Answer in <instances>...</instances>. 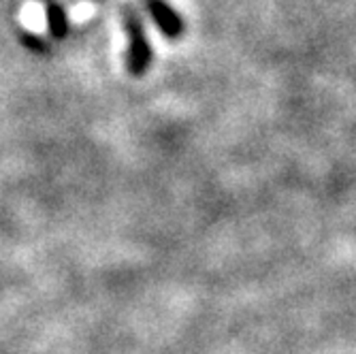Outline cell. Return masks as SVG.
Wrapping results in <instances>:
<instances>
[{"mask_svg": "<svg viewBox=\"0 0 356 354\" xmlns=\"http://www.w3.org/2000/svg\"><path fill=\"white\" fill-rule=\"evenodd\" d=\"M122 24L128 39V51H126V69L131 75L141 77L152 64V47L143 28V19L139 11L133 5H122Z\"/></svg>", "mask_w": 356, "mask_h": 354, "instance_id": "1", "label": "cell"}, {"mask_svg": "<svg viewBox=\"0 0 356 354\" xmlns=\"http://www.w3.org/2000/svg\"><path fill=\"white\" fill-rule=\"evenodd\" d=\"M145 11L152 15L156 26L160 28L165 37L179 39L184 35V19L177 15V11L167 3V0H143Z\"/></svg>", "mask_w": 356, "mask_h": 354, "instance_id": "2", "label": "cell"}, {"mask_svg": "<svg viewBox=\"0 0 356 354\" xmlns=\"http://www.w3.org/2000/svg\"><path fill=\"white\" fill-rule=\"evenodd\" d=\"M45 17H47V30L49 35L54 39H64L69 35V19H67V13H64V9L54 3V0H49L47 3V11H45Z\"/></svg>", "mask_w": 356, "mask_h": 354, "instance_id": "3", "label": "cell"}, {"mask_svg": "<svg viewBox=\"0 0 356 354\" xmlns=\"http://www.w3.org/2000/svg\"><path fill=\"white\" fill-rule=\"evenodd\" d=\"M24 43L30 47V49H35V51H47V47H45V43L41 41V39H35L32 35H24Z\"/></svg>", "mask_w": 356, "mask_h": 354, "instance_id": "4", "label": "cell"}]
</instances>
